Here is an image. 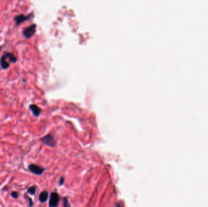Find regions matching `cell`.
<instances>
[{"mask_svg":"<svg viewBox=\"0 0 208 207\" xmlns=\"http://www.w3.org/2000/svg\"><path fill=\"white\" fill-rule=\"evenodd\" d=\"M17 61V57L14 53L9 52H5L0 58V66L3 69H7L11 63H15Z\"/></svg>","mask_w":208,"mask_h":207,"instance_id":"obj_1","label":"cell"},{"mask_svg":"<svg viewBox=\"0 0 208 207\" xmlns=\"http://www.w3.org/2000/svg\"><path fill=\"white\" fill-rule=\"evenodd\" d=\"M36 28H37V25L35 23L24 28L22 32V34L23 36H24L25 38H27V39L32 38L36 32Z\"/></svg>","mask_w":208,"mask_h":207,"instance_id":"obj_2","label":"cell"},{"mask_svg":"<svg viewBox=\"0 0 208 207\" xmlns=\"http://www.w3.org/2000/svg\"><path fill=\"white\" fill-rule=\"evenodd\" d=\"M34 17V15L33 13H30L27 15H25L23 14H18L14 17V21L15 22V25H16L17 26H18L22 23V22L30 20Z\"/></svg>","mask_w":208,"mask_h":207,"instance_id":"obj_3","label":"cell"},{"mask_svg":"<svg viewBox=\"0 0 208 207\" xmlns=\"http://www.w3.org/2000/svg\"><path fill=\"white\" fill-rule=\"evenodd\" d=\"M40 141L46 145V146H48L49 147H54L56 145V142L54 139V138L51 134H48L43 137H42L40 139Z\"/></svg>","mask_w":208,"mask_h":207,"instance_id":"obj_4","label":"cell"},{"mask_svg":"<svg viewBox=\"0 0 208 207\" xmlns=\"http://www.w3.org/2000/svg\"><path fill=\"white\" fill-rule=\"evenodd\" d=\"M28 170L30 173H32L35 175H41L45 171L44 168L33 163L29 165Z\"/></svg>","mask_w":208,"mask_h":207,"instance_id":"obj_5","label":"cell"},{"mask_svg":"<svg viewBox=\"0 0 208 207\" xmlns=\"http://www.w3.org/2000/svg\"><path fill=\"white\" fill-rule=\"evenodd\" d=\"M59 196L57 193L53 192L51 194L50 199L49 201V207H56L59 202Z\"/></svg>","mask_w":208,"mask_h":207,"instance_id":"obj_6","label":"cell"},{"mask_svg":"<svg viewBox=\"0 0 208 207\" xmlns=\"http://www.w3.org/2000/svg\"><path fill=\"white\" fill-rule=\"evenodd\" d=\"M29 108V109L31 111V112H32L33 115L35 117H38L40 115L42 110L37 105H36L35 104L30 105Z\"/></svg>","mask_w":208,"mask_h":207,"instance_id":"obj_7","label":"cell"},{"mask_svg":"<svg viewBox=\"0 0 208 207\" xmlns=\"http://www.w3.org/2000/svg\"><path fill=\"white\" fill-rule=\"evenodd\" d=\"M48 199V192L47 191H43L40 194L39 197H38V200L41 203H44Z\"/></svg>","mask_w":208,"mask_h":207,"instance_id":"obj_8","label":"cell"},{"mask_svg":"<svg viewBox=\"0 0 208 207\" xmlns=\"http://www.w3.org/2000/svg\"><path fill=\"white\" fill-rule=\"evenodd\" d=\"M27 192L28 194H29L30 195L34 196L37 192V187L35 185H33V186H31L30 187H29L27 190Z\"/></svg>","mask_w":208,"mask_h":207,"instance_id":"obj_9","label":"cell"},{"mask_svg":"<svg viewBox=\"0 0 208 207\" xmlns=\"http://www.w3.org/2000/svg\"><path fill=\"white\" fill-rule=\"evenodd\" d=\"M11 195L13 199H18L19 197V193L17 192V191H12Z\"/></svg>","mask_w":208,"mask_h":207,"instance_id":"obj_10","label":"cell"},{"mask_svg":"<svg viewBox=\"0 0 208 207\" xmlns=\"http://www.w3.org/2000/svg\"><path fill=\"white\" fill-rule=\"evenodd\" d=\"M63 207H70L66 197L63 198Z\"/></svg>","mask_w":208,"mask_h":207,"instance_id":"obj_11","label":"cell"},{"mask_svg":"<svg viewBox=\"0 0 208 207\" xmlns=\"http://www.w3.org/2000/svg\"><path fill=\"white\" fill-rule=\"evenodd\" d=\"M27 200H28V202H29V207H32L34 205V202L32 201V199L31 198L28 197Z\"/></svg>","mask_w":208,"mask_h":207,"instance_id":"obj_12","label":"cell"},{"mask_svg":"<svg viewBox=\"0 0 208 207\" xmlns=\"http://www.w3.org/2000/svg\"><path fill=\"white\" fill-rule=\"evenodd\" d=\"M64 180H65L64 178H63V177H61V178H60V183H59V185H63V182H64Z\"/></svg>","mask_w":208,"mask_h":207,"instance_id":"obj_13","label":"cell"},{"mask_svg":"<svg viewBox=\"0 0 208 207\" xmlns=\"http://www.w3.org/2000/svg\"><path fill=\"white\" fill-rule=\"evenodd\" d=\"M7 189V187L6 186V187H4L3 188L2 191H6Z\"/></svg>","mask_w":208,"mask_h":207,"instance_id":"obj_14","label":"cell"}]
</instances>
